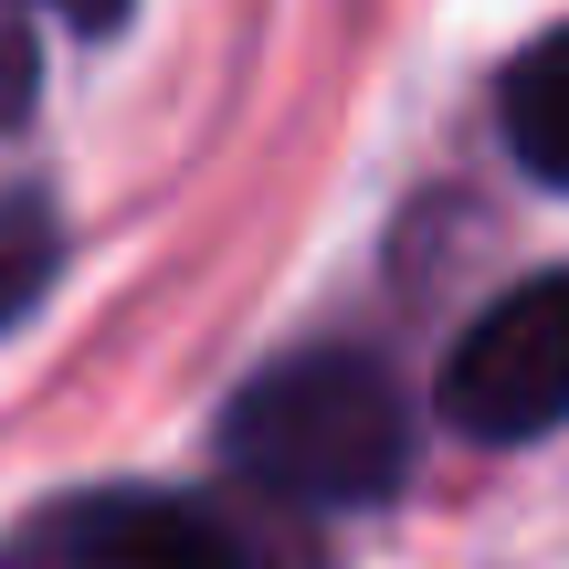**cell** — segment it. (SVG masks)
<instances>
[{"label": "cell", "instance_id": "1", "mask_svg": "<svg viewBox=\"0 0 569 569\" xmlns=\"http://www.w3.org/2000/svg\"><path fill=\"white\" fill-rule=\"evenodd\" d=\"M411 401L369 348H306L232 390L222 453L274 507H390L411 486Z\"/></svg>", "mask_w": 569, "mask_h": 569}, {"label": "cell", "instance_id": "3", "mask_svg": "<svg viewBox=\"0 0 569 569\" xmlns=\"http://www.w3.org/2000/svg\"><path fill=\"white\" fill-rule=\"evenodd\" d=\"M63 569H317L284 517L222 496H96L63 528Z\"/></svg>", "mask_w": 569, "mask_h": 569}, {"label": "cell", "instance_id": "6", "mask_svg": "<svg viewBox=\"0 0 569 569\" xmlns=\"http://www.w3.org/2000/svg\"><path fill=\"white\" fill-rule=\"evenodd\" d=\"M21 106H32V42H21V32H0V127H11Z\"/></svg>", "mask_w": 569, "mask_h": 569}, {"label": "cell", "instance_id": "5", "mask_svg": "<svg viewBox=\"0 0 569 569\" xmlns=\"http://www.w3.org/2000/svg\"><path fill=\"white\" fill-rule=\"evenodd\" d=\"M63 274V222L42 190H0V327H21Z\"/></svg>", "mask_w": 569, "mask_h": 569}, {"label": "cell", "instance_id": "4", "mask_svg": "<svg viewBox=\"0 0 569 569\" xmlns=\"http://www.w3.org/2000/svg\"><path fill=\"white\" fill-rule=\"evenodd\" d=\"M496 127H507V159L528 169V180L569 190V21H559V32H538L528 53L507 63Z\"/></svg>", "mask_w": 569, "mask_h": 569}, {"label": "cell", "instance_id": "2", "mask_svg": "<svg viewBox=\"0 0 569 569\" xmlns=\"http://www.w3.org/2000/svg\"><path fill=\"white\" fill-rule=\"evenodd\" d=\"M465 443H538L569 422V274H528L443 348V380H432Z\"/></svg>", "mask_w": 569, "mask_h": 569}]
</instances>
